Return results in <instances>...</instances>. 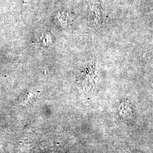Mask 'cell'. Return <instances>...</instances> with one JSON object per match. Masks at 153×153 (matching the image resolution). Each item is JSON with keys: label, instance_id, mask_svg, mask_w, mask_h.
Wrapping results in <instances>:
<instances>
[{"label": "cell", "instance_id": "cell-1", "mask_svg": "<svg viewBox=\"0 0 153 153\" xmlns=\"http://www.w3.org/2000/svg\"><path fill=\"white\" fill-rule=\"evenodd\" d=\"M82 83L87 90H93L99 81L98 69L96 65H92L83 72Z\"/></svg>", "mask_w": 153, "mask_h": 153}]
</instances>
